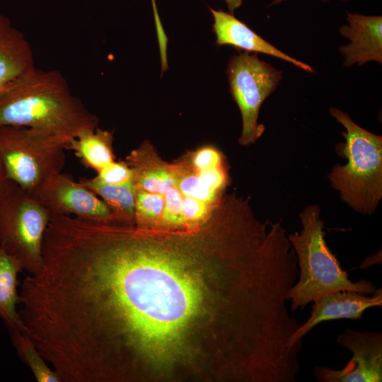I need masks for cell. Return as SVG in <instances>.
Listing matches in <instances>:
<instances>
[{
  "label": "cell",
  "instance_id": "1",
  "mask_svg": "<svg viewBox=\"0 0 382 382\" xmlns=\"http://www.w3.org/2000/svg\"><path fill=\"white\" fill-rule=\"evenodd\" d=\"M228 248L212 219L177 229L74 220L45 274L54 342L77 367L115 382L140 378L150 359L172 362L209 303L240 320L243 281L209 286L203 274Z\"/></svg>",
  "mask_w": 382,
  "mask_h": 382
},
{
  "label": "cell",
  "instance_id": "2",
  "mask_svg": "<svg viewBox=\"0 0 382 382\" xmlns=\"http://www.w3.org/2000/svg\"><path fill=\"white\" fill-rule=\"evenodd\" d=\"M98 122L56 70L36 68L0 96V126L39 129L69 143L81 132L96 129Z\"/></svg>",
  "mask_w": 382,
  "mask_h": 382
},
{
  "label": "cell",
  "instance_id": "3",
  "mask_svg": "<svg viewBox=\"0 0 382 382\" xmlns=\"http://www.w3.org/2000/svg\"><path fill=\"white\" fill-rule=\"evenodd\" d=\"M301 232L288 234L298 261L297 281L288 294L292 312L337 291L349 290L371 295L377 289L368 280L352 282L328 247L318 204H310L299 214Z\"/></svg>",
  "mask_w": 382,
  "mask_h": 382
},
{
  "label": "cell",
  "instance_id": "4",
  "mask_svg": "<svg viewBox=\"0 0 382 382\" xmlns=\"http://www.w3.org/2000/svg\"><path fill=\"white\" fill-rule=\"evenodd\" d=\"M329 112L345 129V141L337 146V152L347 162L334 166L328 177L346 204L371 215L382 198V137L362 128L337 108Z\"/></svg>",
  "mask_w": 382,
  "mask_h": 382
},
{
  "label": "cell",
  "instance_id": "5",
  "mask_svg": "<svg viewBox=\"0 0 382 382\" xmlns=\"http://www.w3.org/2000/svg\"><path fill=\"white\" fill-rule=\"evenodd\" d=\"M68 142L53 134L24 127L0 126V158L7 176L33 195L65 164Z\"/></svg>",
  "mask_w": 382,
  "mask_h": 382
},
{
  "label": "cell",
  "instance_id": "6",
  "mask_svg": "<svg viewBox=\"0 0 382 382\" xmlns=\"http://www.w3.org/2000/svg\"><path fill=\"white\" fill-rule=\"evenodd\" d=\"M52 215L19 187L0 202V248L28 274L39 272L42 246Z\"/></svg>",
  "mask_w": 382,
  "mask_h": 382
},
{
  "label": "cell",
  "instance_id": "7",
  "mask_svg": "<svg viewBox=\"0 0 382 382\" xmlns=\"http://www.w3.org/2000/svg\"><path fill=\"white\" fill-rule=\"evenodd\" d=\"M230 92L242 117L241 146L254 144L265 132L258 123L263 102L276 90L282 79V71L260 59L257 53L248 52L233 55L226 69Z\"/></svg>",
  "mask_w": 382,
  "mask_h": 382
},
{
  "label": "cell",
  "instance_id": "8",
  "mask_svg": "<svg viewBox=\"0 0 382 382\" xmlns=\"http://www.w3.org/2000/svg\"><path fill=\"white\" fill-rule=\"evenodd\" d=\"M33 196L53 215H66L96 223L132 222L115 214L93 192L62 173L52 175Z\"/></svg>",
  "mask_w": 382,
  "mask_h": 382
},
{
  "label": "cell",
  "instance_id": "9",
  "mask_svg": "<svg viewBox=\"0 0 382 382\" xmlns=\"http://www.w3.org/2000/svg\"><path fill=\"white\" fill-rule=\"evenodd\" d=\"M337 343L352 353L341 369L316 366L313 375L319 382L382 381V333L347 328L337 337Z\"/></svg>",
  "mask_w": 382,
  "mask_h": 382
},
{
  "label": "cell",
  "instance_id": "10",
  "mask_svg": "<svg viewBox=\"0 0 382 382\" xmlns=\"http://www.w3.org/2000/svg\"><path fill=\"white\" fill-rule=\"evenodd\" d=\"M308 320L291 335V347L302 348V340L314 327L328 320L339 319L360 320L364 311L382 306V289L371 295L342 290L325 294L313 303Z\"/></svg>",
  "mask_w": 382,
  "mask_h": 382
},
{
  "label": "cell",
  "instance_id": "11",
  "mask_svg": "<svg viewBox=\"0 0 382 382\" xmlns=\"http://www.w3.org/2000/svg\"><path fill=\"white\" fill-rule=\"evenodd\" d=\"M347 25L339 32L349 43L339 47L343 65H364L369 62L382 64V16L348 13Z\"/></svg>",
  "mask_w": 382,
  "mask_h": 382
},
{
  "label": "cell",
  "instance_id": "12",
  "mask_svg": "<svg viewBox=\"0 0 382 382\" xmlns=\"http://www.w3.org/2000/svg\"><path fill=\"white\" fill-rule=\"evenodd\" d=\"M209 10L214 18L212 29L216 37L217 45H228L245 52L270 55L291 63L306 72H314L311 66L283 52L258 35L233 14L210 7Z\"/></svg>",
  "mask_w": 382,
  "mask_h": 382
},
{
  "label": "cell",
  "instance_id": "13",
  "mask_svg": "<svg viewBox=\"0 0 382 382\" xmlns=\"http://www.w3.org/2000/svg\"><path fill=\"white\" fill-rule=\"evenodd\" d=\"M35 69L30 45L10 20L0 14V96Z\"/></svg>",
  "mask_w": 382,
  "mask_h": 382
},
{
  "label": "cell",
  "instance_id": "14",
  "mask_svg": "<svg viewBox=\"0 0 382 382\" xmlns=\"http://www.w3.org/2000/svg\"><path fill=\"white\" fill-rule=\"evenodd\" d=\"M133 172L134 187L164 195L175 185L173 163L164 161L149 141H144L126 157Z\"/></svg>",
  "mask_w": 382,
  "mask_h": 382
},
{
  "label": "cell",
  "instance_id": "15",
  "mask_svg": "<svg viewBox=\"0 0 382 382\" xmlns=\"http://www.w3.org/2000/svg\"><path fill=\"white\" fill-rule=\"evenodd\" d=\"M19 262L0 248V318L9 332L23 331V325L17 306L18 274L23 272Z\"/></svg>",
  "mask_w": 382,
  "mask_h": 382
},
{
  "label": "cell",
  "instance_id": "16",
  "mask_svg": "<svg viewBox=\"0 0 382 382\" xmlns=\"http://www.w3.org/2000/svg\"><path fill=\"white\" fill-rule=\"evenodd\" d=\"M112 133L99 128L86 129L70 140L72 150L81 163L96 172L115 161Z\"/></svg>",
  "mask_w": 382,
  "mask_h": 382
},
{
  "label": "cell",
  "instance_id": "17",
  "mask_svg": "<svg viewBox=\"0 0 382 382\" xmlns=\"http://www.w3.org/2000/svg\"><path fill=\"white\" fill-rule=\"evenodd\" d=\"M79 182L98 195L115 214L134 221V181L122 185H108L94 177L81 178Z\"/></svg>",
  "mask_w": 382,
  "mask_h": 382
},
{
  "label": "cell",
  "instance_id": "18",
  "mask_svg": "<svg viewBox=\"0 0 382 382\" xmlns=\"http://www.w3.org/2000/svg\"><path fill=\"white\" fill-rule=\"evenodd\" d=\"M12 345L19 358L30 368L38 382H62L61 376L48 366L33 341L23 331L10 332Z\"/></svg>",
  "mask_w": 382,
  "mask_h": 382
},
{
  "label": "cell",
  "instance_id": "19",
  "mask_svg": "<svg viewBox=\"0 0 382 382\" xmlns=\"http://www.w3.org/2000/svg\"><path fill=\"white\" fill-rule=\"evenodd\" d=\"M134 224L144 228H158L164 208L163 197L135 187Z\"/></svg>",
  "mask_w": 382,
  "mask_h": 382
},
{
  "label": "cell",
  "instance_id": "20",
  "mask_svg": "<svg viewBox=\"0 0 382 382\" xmlns=\"http://www.w3.org/2000/svg\"><path fill=\"white\" fill-rule=\"evenodd\" d=\"M100 181L108 185H122L133 180V172L126 162L113 161L97 172Z\"/></svg>",
  "mask_w": 382,
  "mask_h": 382
},
{
  "label": "cell",
  "instance_id": "21",
  "mask_svg": "<svg viewBox=\"0 0 382 382\" xmlns=\"http://www.w3.org/2000/svg\"><path fill=\"white\" fill-rule=\"evenodd\" d=\"M191 165L197 170L218 166L226 162L224 155L212 146H202L186 155Z\"/></svg>",
  "mask_w": 382,
  "mask_h": 382
},
{
  "label": "cell",
  "instance_id": "22",
  "mask_svg": "<svg viewBox=\"0 0 382 382\" xmlns=\"http://www.w3.org/2000/svg\"><path fill=\"white\" fill-rule=\"evenodd\" d=\"M18 187V186L7 176L0 158V202Z\"/></svg>",
  "mask_w": 382,
  "mask_h": 382
},
{
  "label": "cell",
  "instance_id": "23",
  "mask_svg": "<svg viewBox=\"0 0 382 382\" xmlns=\"http://www.w3.org/2000/svg\"><path fill=\"white\" fill-rule=\"evenodd\" d=\"M227 6L229 11V13L233 14L234 11L237 8H238L241 4L243 1L242 0H224Z\"/></svg>",
  "mask_w": 382,
  "mask_h": 382
},
{
  "label": "cell",
  "instance_id": "24",
  "mask_svg": "<svg viewBox=\"0 0 382 382\" xmlns=\"http://www.w3.org/2000/svg\"><path fill=\"white\" fill-rule=\"evenodd\" d=\"M287 0H272L270 4V6L274 5L279 4L282 2L286 1ZM321 1H328V0H321Z\"/></svg>",
  "mask_w": 382,
  "mask_h": 382
}]
</instances>
